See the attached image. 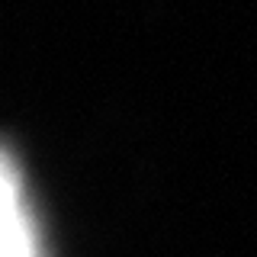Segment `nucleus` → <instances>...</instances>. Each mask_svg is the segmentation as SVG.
<instances>
[{"label":"nucleus","instance_id":"obj_1","mask_svg":"<svg viewBox=\"0 0 257 257\" xmlns=\"http://www.w3.org/2000/svg\"><path fill=\"white\" fill-rule=\"evenodd\" d=\"M4 257H45V241L39 231L29 190L13 158L4 164Z\"/></svg>","mask_w":257,"mask_h":257}]
</instances>
